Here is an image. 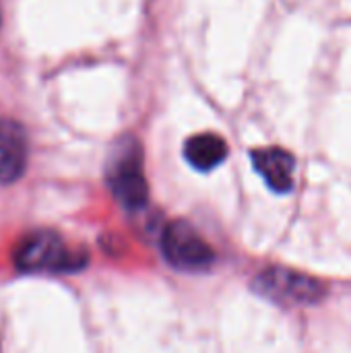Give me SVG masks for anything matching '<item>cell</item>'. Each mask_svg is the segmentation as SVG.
Wrapping results in <instances>:
<instances>
[{
  "label": "cell",
  "mask_w": 351,
  "mask_h": 353,
  "mask_svg": "<svg viewBox=\"0 0 351 353\" xmlns=\"http://www.w3.org/2000/svg\"><path fill=\"white\" fill-rule=\"evenodd\" d=\"M161 254L178 271L199 273L215 263V250L186 221H172L161 234Z\"/></svg>",
  "instance_id": "4"
},
{
  "label": "cell",
  "mask_w": 351,
  "mask_h": 353,
  "mask_svg": "<svg viewBox=\"0 0 351 353\" xmlns=\"http://www.w3.org/2000/svg\"><path fill=\"white\" fill-rule=\"evenodd\" d=\"M85 265V252L70 250L52 230L27 234L14 250V267L23 273H74Z\"/></svg>",
  "instance_id": "1"
},
{
  "label": "cell",
  "mask_w": 351,
  "mask_h": 353,
  "mask_svg": "<svg viewBox=\"0 0 351 353\" xmlns=\"http://www.w3.org/2000/svg\"><path fill=\"white\" fill-rule=\"evenodd\" d=\"M184 157L194 170L211 172L228 157V143L213 132L194 134L184 145Z\"/></svg>",
  "instance_id": "7"
},
{
  "label": "cell",
  "mask_w": 351,
  "mask_h": 353,
  "mask_svg": "<svg viewBox=\"0 0 351 353\" xmlns=\"http://www.w3.org/2000/svg\"><path fill=\"white\" fill-rule=\"evenodd\" d=\"M108 184L116 201L128 209L139 211L149 201V184L143 168V153L137 141L122 143L110 159Z\"/></svg>",
  "instance_id": "3"
},
{
  "label": "cell",
  "mask_w": 351,
  "mask_h": 353,
  "mask_svg": "<svg viewBox=\"0 0 351 353\" xmlns=\"http://www.w3.org/2000/svg\"><path fill=\"white\" fill-rule=\"evenodd\" d=\"M0 25H2V10H0Z\"/></svg>",
  "instance_id": "8"
},
{
  "label": "cell",
  "mask_w": 351,
  "mask_h": 353,
  "mask_svg": "<svg viewBox=\"0 0 351 353\" xmlns=\"http://www.w3.org/2000/svg\"><path fill=\"white\" fill-rule=\"evenodd\" d=\"M252 290L281 306H314L327 296L323 281L283 267L263 269L254 277Z\"/></svg>",
  "instance_id": "2"
},
{
  "label": "cell",
  "mask_w": 351,
  "mask_h": 353,
  "mask_svg": "<svg viewBox=\"0 0 351 353\" xmlns=\"http://www.w3.org/2000/svg\"><path fill=\"white\" fill-rule=\"evenodd\" d=\"M27 168L25 128L10 118H0V184L17 182Z\"/></svg>",
  "instance_id": "5"
},
{
  "label": "cell",
  "mask_w": 351,
  "mask_h": 353,
  "mask_svg": "<svg viewBox=\"0 0 351 353\" xmlns=\"http://www.w3.org/2000/svg\"><path fill=\"white\" fill-rule=\"evenodd\" d=\"M250 157L254 170L263 176V180L273 192L283 194L294 188L296 159L290 151L281 147H265V149H254Z\"/></svg>",
  "instance_id": "6"
}]
</instances>
